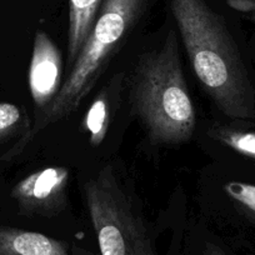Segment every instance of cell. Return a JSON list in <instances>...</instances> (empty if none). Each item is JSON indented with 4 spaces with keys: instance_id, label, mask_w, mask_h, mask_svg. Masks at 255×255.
I'll return each instance as SVG.
<instances>
[{
    "instance_id": "6da1fadb",
    "label": "cell",
    "mask_w": 255,
    "mask_h": 255,
    "mask_svg": "<svg viewBox=\"0 0 255 255\" xmlns=\"http://www.w3.org/2000/svg\"><path fill=\"white\" fill-rule=\"evenodd\" d=\"M191 69L228 118H255V92L227 21L205 0H169Z\"/></svg>"
},
{
    "instance_id": "7a4b0ae2",
    "label": "cell",
    "mask_w": 255,
    "mask_h": 255,
    "mask_svg": "<svg viewBox=\"0 0 255 255\" xmlns=\"http://www.w3.org/2000/svg\"><path fill=\"white\" fill-rule=\"evenodd\" d=\"M130 105L155 145L188 143L197 128V112L184 77L178 36L169 30L159 49L145 51L130 75Z\"/></svg>"
},
{
    "instance_id": "3957f363",
    "label": "cell",
    "mask_w": 255,
    "mask_h": 255,
    "mask_svg": "<svg viewBox=\"0 0 255 255\" xmlns=\"http://www.w3.org/2000/svg\"><path fill=\"white\" fill-rule=\"evenodd\" d=\"M149 0H103L82 50L55 99L40 113L25 135L21 148L35 134L69 118L80 108L109 68L114 56L130 35L148 8Z\"/></svg>"
},
{
    "instance_id": "277c9868",
    "label": "cell",
    "mask_w": 255,
    "mask_h": 255,
    "mask_svg": "<svg viewBox=\"0 0 255 255\" xmlns=\"http://www.w3.org/2000/svg\"><path fill=\"white\" fill-rule=\"evenodd\" d=\"M84 197L100 254L155 255L143 219L112 166L85 181Z\"/></svg>"
},
{
    "instance_id": "5b68a950",
    "label": "cell",
    "mask_w": 255,
    "mask_h": 255,
    "mask_svg": "<svg viewBox=\"0 0 255 255\" xmlns=\"http://www.w3.org/2000/svg\"><path fill=\"white\" fill-rule=\"evenodd\" d=\"M69 183V168L46 166L18 181L10 195L21 214L51 218L68 208Z\"/></svg>"
},
{
    "instance_id": "8992f818",
    "label": "cell",
    "mask_w": 255,
    "mask_h": 255,
    "mask_svg": "<svg viewBox=\"0 0 255 255\" xmlns=\"http://www.w3.org/2000/svg\"><path fill=\"white\" fill-rule=\"evenodd\" d=\"M63 56L45 30H36L28 72L29 90L36 114L51 104L63 85Z\"/></svg>"
},
{
    "instance_id": "52a82bcc",
    "label": "cell",
    "mask_w": 255,
    "mask_h": 255,
    "mask_svg": "<svg viewBox=\"0 0 255 255\" xmlns=\"http://www.w3.org/2000/svg\"><path fill=\"white\" fill-rule=\"evenodd\" d=\"M0 255H90L64 240L0 225Z\"/></svg>"
},
{
    "instance_id": "ba28073f",
    "label": "cell",
    "mask_w": 255,
    "mask_h": 255,
    "mask_svg": "<svg viewBox=\"0 0 255 255\" xmlns=\"http://www.w3.org/2000/svg\"><path fill=\"white\" fill-rule=\"evenodd\" d=\"M102 1L103 0H68L69 24L67 48L69 69L73 67L78 54L92 31Z\"/></svg>"
},
{
    "instance_id": "9c48e42d",
    "label": "cell",
    "mask_w": 255,
    "mask_h": 255,
    "mask_svg": "<svg viewBox=\"0 0 255 255\" xmlns=\"http://www.w3.org/2000/svg\"><path fill=\"white\" fill-rule=\"evenodd\" d=\"M110 112H112L110 89L105 87V89H103L94 102L90 104L83 119V128L89 134L92 145L99 146L107 138L110 125Z\"/></svg>"
},
{
    "instance_id": "30bf717a",
    "label": "cell",
    "mask_w": 255,
    "mask_h": 255,
    "mask_svg": "<svg viewBox=\"0 0 255 255\" xmlns=\"http://www.w3.org/2000/svg\"><path fill=\"white\" fill-rule=\"evenodd\" d=\"M208 134L213 140L245 158L255 160V131L243 130L229 125L214 124L210 127Z\"/></svg>"
},
{
    "instance_id": "8fae6325",
    "label": "cell",
    "mask_w": 255,
    "mask_h": 255,
    "mask_svg": "<svg viewBox=\"0 0 255 255\" xmlns=\"http://www.w3.org/2000/svg\"><path fill=\"white\" fill-rule=\"evenodd\" d=\"M223 190L229 199L239 204L248 212L255 214V185L244 181H228Z\"/></svg>"
},
{
    "instance_id": "7c38bea8",
    "label": "cell",
    "mask_w": 255,
    "mask_h": 255,
    "mask_svg": "<svg viewBox=\"0 0 255 255\" xmlns=\"http://www.w3.org/2000/svg\"><path fill=\"white\" fill-rule=\"evenodd\" d=\"M23 113L13 103H0V140L13 135L23 124Z\"/></svg>"
},
{
    "instance_id": "4fadbf2b",
    "label": "cell",
    "mask_w": 255,
    "mask_h": 255,
    "mask_svg": "<svg viewBox=\"0 0 255 255\" xmlns=\"http://www.w3.org/2000/svg\"><path fill=\"white\" fill-rule=\"evenodd\" d=\"M225 3L242 15L255 23V0H225Z\"/></svg>"
},
{
    "instance_id": "5bb4252c",
    "label": "cell",
    "mask_w": 255,
    "mask_h": 255,
    "mask_svg": "<svg viewBox=\"0 0 255 255\" xmlns=\"http://www.w3.org/2000/svg\"><path fill=\"white\" fill-rule=\"evenodd\" d=\"M202 255H228L225 250L214 243H207Z\"/></svg>"
}]
</instances>
